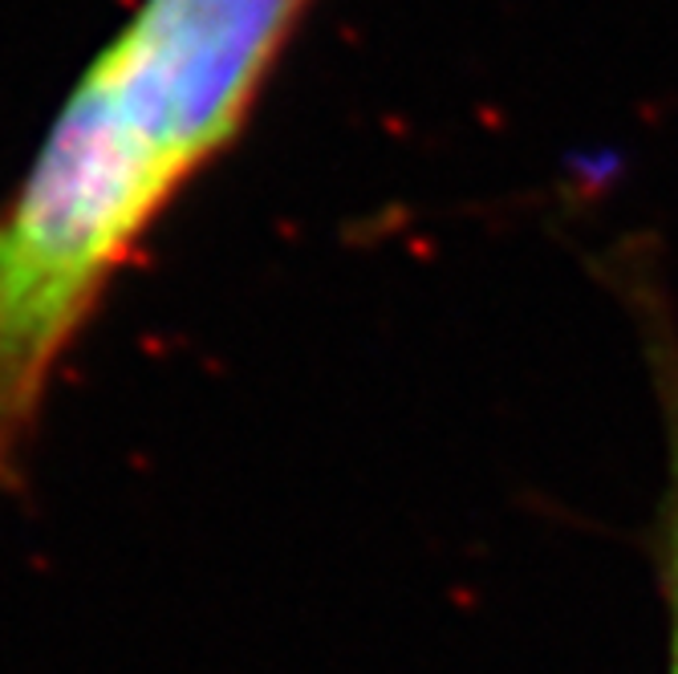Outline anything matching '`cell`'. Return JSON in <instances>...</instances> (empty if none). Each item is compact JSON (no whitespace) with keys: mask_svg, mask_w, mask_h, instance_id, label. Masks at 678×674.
I'll list each match as a JSON object with an SVG mask.
<instances>
[{"mask_svg":"<svg viewBox=\"0 0 678 674\" xmlns=\"http://www.w3.org/2000/svg\"><path fill=\"white\" fill-rule=\"evenodd\" d=\"M314 0H142L0 212V484L53 370L167 203L244 130Z\"/></svg>","mask_w":678,"mask_h":674,"instance_id":"6da1fadb","label":"cell"},{"mask_svg":"<svg viewBox=\"0 0 678 674\" xmlns=\"http://www.w3.org/2000/svg\"><path fill=\"white\" fill-rule=\"evenodd\" d=\"M597 273L638 329L666 435V492L658 513V557L670 598V674H678V317L666 293L658 252L646 240H622L597 256Z\"/></svg>","mask_w":678,"mask_h":674,"instance_id":"7a4b0ae2","label":"cell"}]
</instances>
